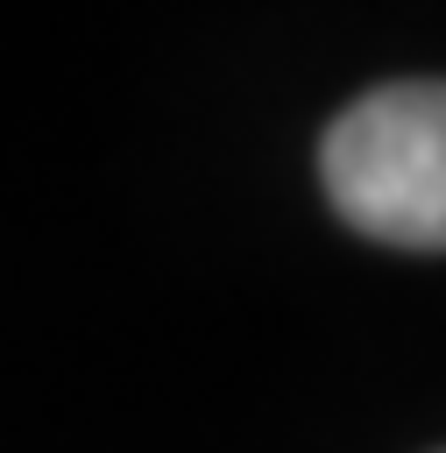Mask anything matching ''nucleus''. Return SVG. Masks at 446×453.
I'll use <instances>...</instances> for the list:
<instances>
[{"mask_svg":"<svg viewBox=\"0 0 446 453\" xmlns=\"http://www.w3.org/2000/svg\"><path fill=\"white\" fill-rule=\"evenodd\" d=\"M326 205L404 255H446V78L361 92L319 142Z\"/></svg>","mask_w":446,"mask_h":453,"instance_id":"f257e3e1","label":"nucleus"}]
</instances>
